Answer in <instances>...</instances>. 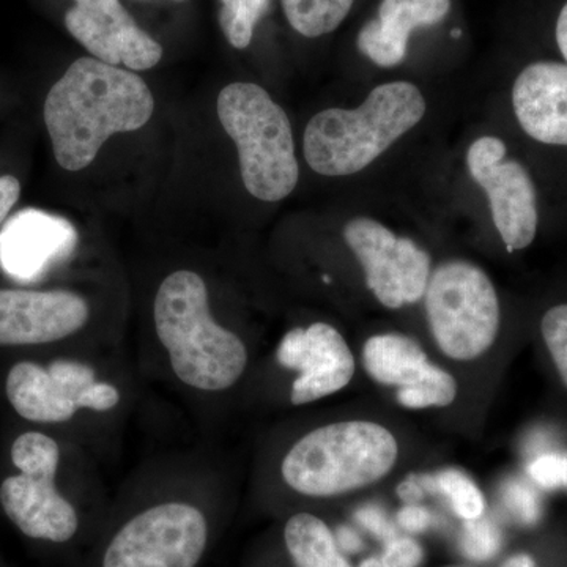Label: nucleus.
<instances>
[{"label": "nucleus", "mask_w": 567, "mask_h": 567, "mask_svg": "<svg viewBox=\"0 0 567 567\" xmlns=\"http://www.w3.org/2000/svg\"><path fill=\"white\" fill-rule=\"evenodd\" d=\"M153 110L151 87L140 74L81 58L52 85L43 115L59 166L76 173L111 136L141 130Z\"/></svg>", "instance_id": "f257e3e1"}, {"label": "nucleus", "mask_w": 567, "mask_h": 567, "mask_svg": "<svg viewBox=\"0 0 567 567\" xmlns=\"http://www.w3.org/2000/svg\"><path fill=\"white\" fill-rule=\"evenodd\" d=\"M153 317L174 374L185 385L223 391L244 375L248 350L237 334L213 320L203 276L188 270L167 276L156 293Z\"/></svg>", "instance_id": "f03ea898"}, {"label": "nucleus", "mask_w": 567, "mask_h": 567, "mask_svg": "<svg viewBox=\"0 0 567 567\" xmlns=\"http://www.w3.org/2000/svg\"><path fill=\"white\" fill-rule=\"evenodd\" d=\"M424 114L425 100L416 85H379L358 110H327L311 118L305 132L306 162L328 177L360 173L415 128Z\"/></svg>", "instance_id": "7ed1b4c3"}, {"label": "nucleus", "mask_w": 567, "mask_h": 567, "mask_svg": "<svg viewBox=\"0 0 567 567\" xmlns=\"http://www.w3.org/2000/svg\"><path fill=\"white\" fill-rule=\"evenodd\" d=\"M398 456V442L383 425L342 421L298 440L284 457L281 473L298 494L328 498L379 483Z\"/></svg>", "instance_id": "20e7f679"}, {"label": "nucleus", "mask_w": 567, "mask_h": 567, "mask_svg": "<svg viewBox=\"0 0 567 567\" xmlns=\"http://www.w3.org/2000/svg\"><path fill=\"white\" fill-rule=\"evenodd\" d=\"M218 117L233 137L246 189L265 203H278L298 183L289 117L265 89L234 82L218 96Z\"/></svg>", "instance_id": "39448f33"}, {"label": "nucleus", "mask_w": 567, "mask_h": 567, "mask_svg": "<svg viewBox=\"0 0 567 567\" xmlns=\"http://www.w3.org/2000/svg\"><path fill=\"white\" fill-rule=\"evenodd\" d=\"M425 312L436 346L457 361H472L494 346L499 303L494 284L480 267L450 260L431 275Z\"/></svg>", "instance_id": "423d86ee"}, {"label": "nucleus", "mask_w": 567, "mask_h": 567, "mask_svg": "<svg viewBox=\"0 0 567 567\" xmlns=\"http://www.w3.org/2000/svg\"><path fill=\"white\" fill-rule=\"evenodd\" d=\"M212 522L193 503L144 507L104 540L96 567H199L212 543Z\"/></svg>", "instance_id": "0eeeda50"}, {"label": "nucleus", "mask_w": 567, "mask_h": 567, "mask_svg": "<svg viewBox=\"0 0 567 567\" xmlns=\"http://www.w3.org/2000/svg\"><path fill=\"white\" fill-rule=\"evenodd\" d=\"M61 450L41 432H25L11 446V462L20 475L0 486V505L22 535L51 544H66L78 536L81 517L55 487Z\"/></svg>", "instance_id": "6e6552de"}, {"label": "nucleus", "mask_w": 567, "mask_h": 567, "mask_svg": "<svg viewBox=\"0 0 567 567\" xmlns=\"http://www.w3.org/2000/svg\"><path fill=\"white\" fill-rule=\"evenodd\" d=\"M344 238L363 267L365 284L385 308L401 309L424 297L431 257L415 241L371 218L347 223Z\"/></svg>", "instance_id": "1a4fd4ad"}, {"label": "nucleus", "mask_w": 567, "mask_h": 567, "mask_svg": "<svg viewBox=\"0 0 567 567\" xmlns=\"http://www.w3.org/2000/svg\"><path fill=\"white\" fill-rule=\"evenodd\" d=\"M466 166L487 194L492 219L507 251L528 248L536 237L537 204L527 169L506 159L505 142L495 136L473 142L466 153Z\"/></svg>", "instance_id": "9d476101"}, {"label": "nucleus", "mask_w": 567, "mask_h": 567, "mask_svg": "<svg viewBox=\"0 0 567 567\" xmlns=\"http://www.w3.org/2000/svg\"><path fill=\"white\" fill-rule=\"evenodd\" d=\"M363 364L374 382L398 388L395 399L404 409L447 406L456 401V379L431 363L423 347L409 336H372L363 347Z\"/></svg>", "instance_id": "9b49d317"}, {"label": "nucleus", "mask_w": 567, "mask_h": 567, "mask_svg": "<svg viewBox=\"0 0 567 567\" xmlns=\"http://www.w3.org/2000/svg\"><path fill=\"white\" fill-rule=\"evenodd\" d=\"M276 360L298 372L292 383L293 405L311 404L344 390L354 374V358L344 336L328 323L293 328L284 336Z\"/></svg>", "instance_id": "f8f14e48"}, {"label": "nucleus", "mask_w": 567, "mask_h": 567, "mask_svg": "<svg viewBox=\"0 0 567 567\" xmlns=\"http://www.w3.org/2000/svg\"><path fill=\"white\" fill-rule=\"evenodd\" d=\"M65 25L93 58L110 65L144 71L162 61V44L142 31L121 0H74Z\"/></svg>", "instance_id": "ddd939ff"}, {"label": "nucleus", "mask_w": 567, "mask_h": 567, "mask_svg": "<svg viewBox=\"0 0 567 567\" xmlns=\"http://www.w3.org/2000/svg\"><path fill=\"white\" fill-rule=\"evenodd\" d=\"M95 382V371L81 361L55 360L48 368L22 361L7 377V398L24 420L65 423L80 412L85 391Z\"/></svg>", "instance_id": "4468645a"}, {"label": "nucleus", "mask_w": 567, "mask_h": 567, "mask_svg": "<svg viewBox=\"0 0 567 567\" xmlns=\"http://www.w3.org/2000/svg\"><path fill=\"white\" fill-rule=\"evenodd\" d=\"M78 245L73 224L62 216L24 208L0 229V268L20 282H35L65 262Z\"/></svg>", "instance_id": "2eb2a0df"}, {"label": "nucleus", "mask_w": 567, "mask_h": 567, "mask_svg": "<svg viewBox=\"0 0 567 567\" xmlns=\"http://www.w3.org/2000/svg\"><path fill=\"white\" fill-rule=\"evenodd\" d=\"M91 309L66 290H0V347L61 341L87 323Z\"/></svg>", "instance_id": "dca6fc26"}, {"label": "nucleus", "mask_w": 567, "mask_h": 567, "mask_svg": "<svg viewBox=\"0 0 567 567\" xmlns=\"http://www.w3.org/2000/svg\"><path fill=\"white\" fill-rule=\"evenodd\" d=\"M513 104L529 137L567 147V63L528 65L514 82Z\"/></svg>", "instance_id": "f3484780"}, {"label": "nucleus", "mask_w": 567, "mask_h": 567, "mask_svg": "<svg viewBox=\"0 0 567 567\" xmlns=\"http://www.w3.org/2000/svg\"><path fill=\"white\" fill-rule=\"evenodd\" d=\"M450 10L451 0H382L375 20L358 33V50L383 69L399 65L412 32L439 24Z\"/></svg>", "instance_id": "a211bd4d"}, {"label": "nucleus", "mask_w": 567, "mask_h": 567, "mask_svg": "<svg viewBox=\"0 0 567 567\" xmlns=\"http://www.w3.org/2000/svg\"><path fill=\"white\" fill-rule=\"evenodd\" d=\"M284 546L293 567H352L334 533L315 514H293L286 522Z\"/></svg>", "instance_id": "6ab92c4d"}, {"label": "nucleus", "mask_w": 567, "mask_h": 567, "mask_svg": "<svg viewBox=\"0 0 567 567\" xmlns=\"http://www.w3.org/2000/svg\"><path fill=\"white\" fill-rule=\"evenodd\" d=\"M353 2L354 0H281L289 24L308 39L336 31L352 10Z\"/></svg>", "instance_id": "aec40b11"}, {"label": "nucleus", "mask_w": 567, "mask_h": 567, "mask_svg": "<svg viewBox=\"0 0 567 567\" xmlns=\"http://www.w3.org/2000/svg\"><path fill=\"white\" fill-rule=\"evenodd\" d=\"M424 494L445 496L454 513L464 520H475L486 509L483 492L457 468H446L434 475H415Z\"/></svg>", "instance_id": "412c9836"}, {"label": "nucleus", "mask_w": 567, "mask_h": 567, "mask_svg": "<svg viewBox=\"0 0 567 567\" xmlns=\"http://www.w3.org/2000/svg\"><path fill=\"white\" fill-rule=\"evenodd\" d=\"M219 24L227 41L237 50L251 43L257 22L267 13L270 0H221Z\"/></svg>", "instance_id": "4be33fe9"}, {"label": "nucleus", "mask_w": 567, "mask_h": 567, "mask_svg": "<svg viewBox=\"0 0 567 567\" xmlns=\"http://www.w3.org/2000/svg\"><path fill=\"white\" fill-rule=\"evenodd\" d=\"M503 536L494 522L483 516L465 520L462 550L473 561H487L502 548Z\"/></svg>", "instance_id": "5701e85b"}, {"label": "nucleus", "mask_w": 567, "mask_h": 567, "mask_svg": "<svg viewBox=\"0 0 567 567\" xmlns=\"http://www.w3.org/2000/svg\"><path fill=\"white\" fill-rule=\"evenodd\" d=\"M540 331L555 368L567 386V305L548 309L540 322Z\"/></svg>", "instance_id": "b1692460"}, {"label": "nucleus", "mask_w": 567, "mask_h": 567, "mask_svg": "<svg viewBox=\"0 0 567 567\" xmlns=\"http://www.w3.org/2000/svg\"><path fill=\"white\" fill-rule=\"evenodd\" d=\"M503 502L522 525H535L543 516L539 496L524 481L509 480L503 487Z\"/></svg>", "instance_id": "393cba45"}, {"label": "nucleus", "mask_w": 567, "mask_h": 567, "mask_svg": "<svg viewBox=\"0 0 567 567\" xmlns=\"http://www.w3.org/2000/svg\"><path fill=\"white\" fill-rule=\"evenodd\" d=\"M424 551L416 540L409 537H394L386 543L380 557L364 559L360 567H417L423 561Z\"/></svg>", "instance_id": "a878e982"}, {"label": "nucleus", "mask_w": 567, "mask_h": 567, "mask_svg": "<svg viewBox=\"0 0 567 567\" xmlns=\"http://www.w3.org/2000/svg\"><path fill=\"white\" fill-rule=\"evenodd\" d=\"M528 473L537 486L548 491L567 487V454H544L529 464Z\"/></svg>", "instance_id": "bb28decb"}, {"label": "nucleus", "mask_w": 567, "mask_h": 567, "mask_svg": "<svg viewBox=\"0 0 567 567\" xmlns=\"http://www.w3.org/2000/svg\"><path fill=\"white\" fill-rule=\"evenodd\" d=\"M121 401V393L117 388L110 383L95 382L82 399V409L95 410V412H107L114 409Z\"/></svg>", "instance_id": "cd10ccee"}, {"label": "nucleus", "mask_w": 567, "mask_h": 567, "mask_svg": "<svg viewBox=\"0 0 567 567\" xmlns=\"http://www.w3.org/2000/svg\"><path fill=\"white\" fill-rule=\"evenodd\" d=\"M357 520L372 535L390 543L394 539L395 533L393 525L388 520L385 513L377 506H364L357 511Z\"/></svg>", "instance_id": "c85d7f7f"}, {"label": "nucleus", "mask_w": 567, "mask_h": 567, "mask_svg": "<svg viewBox=\"0 0 567 567\" xmlns=\"http://www.w3.org/2000/svg\"><path fill=\"white\" fill-rule=\"evenodd\" d=\"M398 522L405 532L423 533L431 527L432 514L423 506L405 505L398 513Z\"/></svg>", "instance_id": "c756f323"}, {"label": "nucleus", "mask_w": 567, "mask_h": 567, "mask_svg": "<svg viewBox=\"0 0 567 567\" xmlns=\"http://www.w3.org/2000/svg\"><path fill=\"white\" fill-rule=\"evenodd\" d=\"M21 196V183L13 175L0 177V226L9 219L11 208Z\"/></svg>", "instance_id": "7c9ffc66"}, {"label": "nucleus", "mask_w": 567, "mask_h": 567, "mask_svg": "<svg viewBox=\"0 0 567 567\" xmlns=\"http://www.w3.org/2000/svg\"><path fill=\"white\" fill-rule=\"evenodd\" d=\"M398 495L405 505H416L424 496L423 487L417 483L415 475H410L398 486Z\"/></svg>", "instance_id": "2f4dec72"}, {"label": "nucleus", "mask_w": 567, "mask_h": 567, "mask_svg": "<svg viewBox=\"0 0 567 567\" xmlns=\"http://www.w3.org/2000/svg\"><path fill=\"white\" fill-rule=\"evenodd\" d=\"M334 536L336 540H338L339 548H341V550L350 551V554H352V551L360 550L361 546H363V544H361L360 536L349 527L339 528L338 535Z\"/></svg>", "instance_id": "473e14b6"}, {"label": "nucleus", "mask_w": 567, "mask_h": 567, "mask_svg": "<svg viewBox=\"0 0 567 567\" xmlns=\"http://www.w3.org/2000/svg\"><path fill=\"white\" fill-rule=\"evenodd\" d=\"M555 37H557L559 51H561L563 58L567 62V2L561 11H559Z\"/></svg>", "instance_id": "72a5a7b5"}, {"label": "nucleus", "mask_w": 567, "mask_h": 567, "mask_svg": "<svg viewBox=\"0 0 567 567\" xmlns=\"http://www.w3.org/2000/svg\"><path fill=\"white\" fill-rule=\"evenodd\" d=\"M503 567H536L535 561L528 555H516V557L507 559Z\"/></svg>", "instance_id": "f704fd0d"}, {"label": "nucleus", "mask_w": 567, "mask_h": 567, "mask_svg": "<svg viewBox=\"0 0 567 567\" xmlns=\"http://www.w3.org/2000/svg\"><path fill=\"white\" fill-rule=\"evenodd\" d=\"M178 2H182V0H178Z\"/></svg>", "instance_id": "c9c22d12"}]
</instances>
